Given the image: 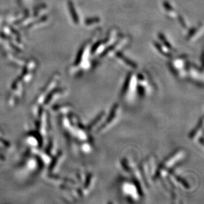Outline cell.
<instances>
[{
    "label": "cell",
    "instance_id": "1",
    "mask_svg": "<svg viewBox=\"0 0 204 204\" xmlns=\"http://www.w3.org/2000/svg\"><path fill=\"white\" fill-rule=\"evenodd\" d=\"M186 153L183 149H178L168 156L157 167L153 180H164L170 170L178 165L179 163L185 157Z\"/></svg>",
    "mask_w": 204,
    "mask_h": 204
},
{
    "label": "cell",
    "instance_id": "2",
    "mask_svg": "<svg viewBox=\"0 0 204 204\" xmlns=\"http://www.w3.org/2000/svg\"><path fill=\"white\" fill-rule=\"evenodd\" d=\"M157 167L156 157L154 156H151L142 161L139 167H138L141 178L146 187H149L151 185V182L155 176Z\"/></svg>",
    "mask_w": 204,
    "mask_h": 204
},
{
    "label": "cell",
    "instance_id": "3",
    "mask_svg": "<svg viewBox=\"0 0 204 204\" xmlns=\"http://www.w3.org/2000/svg\"><path fill=\"white\" fill-rule=\"evenodd\" d=\"M121 116V107L119 104L116 103L112 106L108 115H106L103 122L99 126L96 132L97 134H103L114 125L120 120Z\"/></svg>",
    "mask_w": 204,
    "mask_h": 204
},
{
    "label": "cell",
    "instance_id": "4",
    "mask_svg": "<svg viewBox=\"0 0 204 204\" xmlns=\"http://www.w3.org/2000/svg\"><path fill=\"white\" fill-rule=\"evenodd\" d=\"M120 191L125 200L130 202L137 201L142 197L137 185L133 180H123L120 184Z\"/></svg>",
    "mask_w": 204,
    "mask_h": 204
},
{
    "label": "cell",
    "instance_id": "5",
    "mask_svg": "<svg viewBox=\"0 0 204 204\" xmlns=\"http://www.w3.org/2000/svg\"><path fill=\"white\" fill-rule=\"evenodd\" d=\"M137 93V76L130 73L123 86L121 97L124 101H130Z\"/></svg>",
    "mask_w": 204,
    "mask_h": 204
},
{
    "label": "cell",
    "instance_id": "6",
    "mask_svg": "<svg viewBox=\"0 0 204 204\" xmlns=\"http://www.w3.org/2000/svg\"><path fill=\"white\" fill-rule=\"evenodd\" d=\"M153 91V84L149 78L142 73L137 76V93L140 96L150 95Z\"/></svg>",
    "mask_w": 204,
    "mask_h": 204
},
{
    "label": "cell",
    "instance_id": "7",
    "mask_svg": "<svg viewBox=\"0 0 204 204\" xmlns=\"http://www.w3.org/2000/svg\"><path fill=\"white\" fill-rule=\"evenodd\" d=\"M106 115H107V114H106L105 111H103V112H101L100 114H99L97 116L91 123H90L87 128V131H88L89 134L93 131H96L97 128L100 126L102 123L103 122V121L104 119H105Z\"/></svg>",
    "mask_w": 204,
    "mask_h": 204
},
{
    "label": "cell",
    "instance_id": "8",
    "mask_svg": "<svg viewBox=\"0 0 204 204\" xmlns=\"http://www.w3.org/2000/svg\"><path fill=\"white\" fill-rule=\"evenodd\" d=\"M203 117L201 118L198 124L196 125V127L192 130L189 135V137L192 140H197L200 139V137L203 136Z\"/></svg>",
    "mask_w": 204,
    "mask_h": 204
},
{
    "label": "cell",
    "instance_id": "9",
    "mask_svg": "<svg viewBox=\"0 0 204 204\" xmlns=\"http://www.w3.org/2000/svg\"><path fill=\"white\" fill-rule=\"evenodd\" d=\"M122 167L125 172L127 173H130V174H132L137 168L132 161L128 160V159L125 158L122 161Z\"/></svg>",
    "mask_w": 204,
    "mask_h": 204
},
{
    "label": "cell",
    "instance_id": "10",
    "mask_svg": "<svg viewBox=\"0 0 204 204\" xmlns=\"http://www.w3.org/2000/svg\"><path fill=\"white\" fill-rule=\"evenodd\" d=\"M117 56H118V58H120L121 60L124 61V62L127 65L130 66V67H131L133 69H137V65L136 63L133 62V61H132L130 60H129V59H128L126 57H125L124 55H122V54L121 53H118Z\"/></svg>",
    "mask_w": 204,
    "mask_h": 204
},
{
    "label": "cell",
    "instance_id": "11",
    "mask_svg": "<svg viewBox=\"0 0 204 204\" xmlns=\"http://www.w3.org/2000/svg\"><path fill=\"white\" fill-rule=\"evenodd\" d=\"M70 9H71V11H72V13L73 14V19H74V21L76 23L78 22V17H77L76 14H75V9H74V8L73 7V6H70Z\"/></svg>",
    "mask_w": 204,
    "mask_h": 204
},
{
    "label": "cell",
    "instance_id": "12",
    "mask_svg": "<svg viewBox=\"0 0 204 204\" xmlns=\"http://www.w3.org/2000/svg\"><path fill=\"white\" fill-rule=\"evenodd\" d=\"M99 21V19H92V20H87L86 21V24H91V23L98 22Z\"/></svg>",
    "mask_w": 204,
    "mask_h": 204
}]
</instances>
